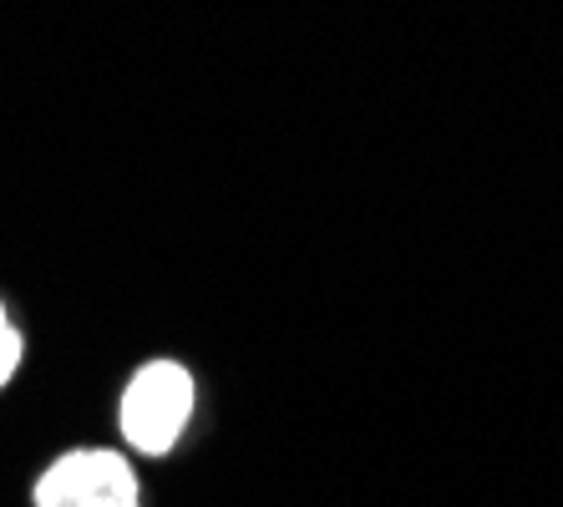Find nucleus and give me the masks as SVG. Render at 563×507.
Listing matches in <instances>:
<instances>
[{"label":"nucleus","instance_id":"f03ea898","mask_svg":"<svg viewBox=\"0 0 563 507\" xmlns=\"http://www.w3.org/2000/svg\"><path fill=\"white\" fill-rule=\"evenodd\" d=\"M36 507H137V477L118 452H66L36 482Z\"/></svg>","mask_w":563,"mask_h":507},{"label":"nucleus","instance_id":"f257e3e1","mask_svg":"<svg viewBox=\"0 0 563 507\" xmlns=\"http://www.w3.org/2000/svg\"><path fill=\"white\" fill-rule=\"evenodd\" d=\"M188 417H194V376L178 361H147L122 390V437L143 456L173 452Z\"/></svg>","mask_w":563,"mask_h":507},{"label":"nucleus","instance_id":"7ed1b4c3","mask_svg":"<svg viewBox=\"0 0 563 507\" xmlns=\"http://www.w3.org/2000/svg\"><path fill=\"white\" fill-rule=\"evenodd\" d=\"M15 365H21V335H15V326L0 310V386L15 376Z\"/></svg>","mask_w":563,"mask_h":507}]
</instances>
